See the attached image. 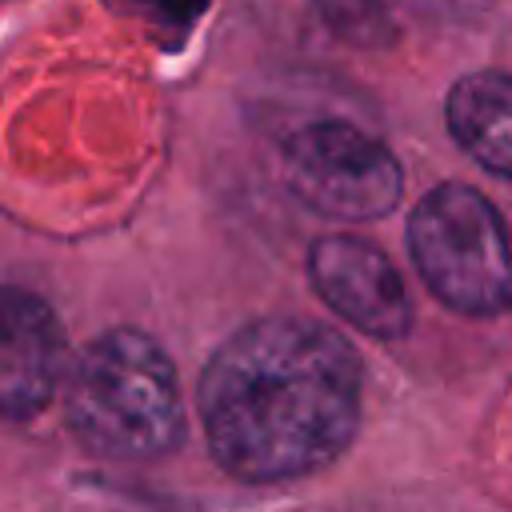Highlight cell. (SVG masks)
<instances>
[{
	"mask_svg": "<svg viewBox=\"0 0 512 512\" xmlns=\"http://www.w3.org/2000/svg\"><path fill=\"white\" fill-rule=\"evenodd\" d=\"M308 280L316 296L372 340H400L412 328V300L396 264L360 236L332 232L308 252Z\"/></svg>",
	"mask_w": 512,
	"mask_h": 512,
	"instance_id": "cell-5",
	"label": "cell"
},
{
	"mask_svg": "<svg viewBox=\"0 0 512 512\" xmlns=\"http://www.w3.org/2000/svg\"><path fill=\"white\" fill-rule=\"evenodd\" d=\"M420 8H436V12H448V8H476L480 0H412Z\"/></svg>",
	"mask_w": 512,
	"mask_h": 512,
	"instance_id": "cell-10",
	"label": "cell"
},
{
	"mask_svg": "<svg viewBox=\"0 0 512 512\" xmlns=\"http://www.w3.org/2000/svg\"><path fill=\"white\" fill-rule=\"evenodd\" d=\"M64 372V332L56 312L24 288H4L0 308V408L8 420H32L48 408Z\"/></svg>",
	"mask_w": 512,
	"mask_h": 512,
	"instance_id": "cell-6",
	"label": "cell"
},
{
	"mask_svg": "<svg viewBox=\"0 0 512 512\" xmlns=\"http://www.w3.org/2000/svg\"><path fill=\"white\" fill-rule=\"evenodd\" d=\"M360 380V356L328 324L264 316L236 328L196 388L212 460L252 484L320 472L356 436Z\"/></svg>",
	"mask_w": 512,
	"mask_h": 512,
	"instance_id": "cell-1",
	"label": "cell"
},
{
	"mask_svg": "<svg viewBox=\"0 0 512 512\" xmlns=\"http://www.w3.org/2000/svg\"><path fill=\"white\" fill-rule=\"evenodd\" d=\"M64 412L76 440L108 460L148 464L184 440V396L168 352L136 328L100 332L68 368Z\"/></svg>",
	"mask_w": 512,
	"mask_h": 512,
	"instance_id": "cell-2",
	"label": "cell"
},
{
	"mask_svg": "<svg viewBox=\"0 0 512 512\" xmlns=\"http://www.w3.org/2000/svg\"><path fill=\"white\" fill-rule=\"evenodd\" d=\"M212 0H128V8L156 32L160 44L176 48L192 28L196 20L208 12Z\"/></svg>",
	"mask_w": 512,
	"mask_h": 512,
	"instance_id": "cell-9",
	"label": "cell"
},
{
	"mask_svg": "<svg viewBox=\"0 0 512 512\" xmlns=\"http://www.w3.org/2000/svg\"><path fill=\"white\" fill-rule=\"evenodd\" d=\"M316 8H320V16H324L344 40H356V44H384V40L392 36L384 0H316Z\"/></svg>",
	"mask_w": 512,
	"mask_h": 512,
	"instance_id": "cell-8",
	"label": "cell"
},
{
	"mask_svg": "<svg viewBox=\"0 0 512 512\" xmlns=\"http://www.w3.org/2000/svg\"><path fill=\"white\" fill-rule=\"evenodd\" d=\"M408 248L428 292L460 316L512 308V240L500 212L468 184H436L412 208Z\"/></svg>",
	"mask_w": 512,
	"mask_h": 512,
	"instance_id": "cell-3",
	"label": "cell"
},
{
	"mask_svg": "<svg viewBox=\"0 0 512 512\" xmlns=\"http://www.w3.org/2000/svg\"><path fill=\"white\" fill-rule=\"evenodd\" d=\"M280 160L288 188L312 212L336 220L384 216L404 192V172L388 144L348 120H312L296 128Z\"/></svg>",
	"mask_w": 512,
	"mask_h": 512,
	"instance_id": "cell-4",
	"label": "cell"
},
{
	"mask_svg": "<svg viewBox=\"0 0 512 512\" xmlns=\"http://www.w3.org/2000/svg\"><path fill=\"white\" fill-rule=\"evenodd\" d=\"M444 120L456 144L488 172L512 180V76L472 72L452 84Z\"/></svg>",
	"mask_w": 512,
	"mask_h": 512,
	"instance_id": "cell-7",
	"label": "cell"
}]
</instances>
